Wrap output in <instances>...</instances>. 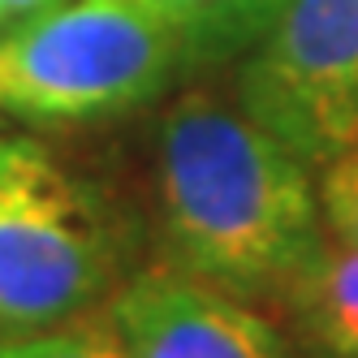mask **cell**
<instances>
[{"label": "cell", "instance_id": "11", "mask_svg": "<svg viewBox=\"0 0 358 358\" xmlns=\"http://www.w3.org/2000/svg\"><path fill=\"white\" fill-rule=\"evenodd\" d=\"M0 31H5V22H0Z\"/></svg>", "mask_w": 358, "mask_h": 358}, {"label": "cell", "instance_id": "8", "mask_svg": "<svg viewBox=\"0 0 358 358\" xmlns=\"http://www.w3.org/2000/svg\"><path fill=\"white\" fill-rule=\"evenodd\" d=\"M0 358H130L113 320V302L35 337H5Z\"/></svg>", "mask_w": 358, "mask_h": 358}, {"label": "cell", "instance_id": "10", "mask_svg": "<svg viewBox=\"0 0 358 358\" xmlns=\"http://www.w3.org/2000/svg\"><path fill=\"white\" fill-rule=\"evenodd\" d=\"M57 5H65V0H0V22H5V27H17V22L39 17L48 9H57Z\"/></svg>", "mask_w": 358, "mask_h": 358}, {"label": "cell", "instance_id": "4", "mask_svg": "<svg viewBox=\"0 0 358 358\" xmlns=\"http://www.w3.org/2000/svg\"><path fill=\"white\" fill-rule=\"evenodd\" d=\"M234 99L311 169L358 147V0H285L234 61Z\"/></svg>", "mask_w": 358, "mask_h": 358}, {"label": "cell", "instance_id": "9", "mask_svg": "<svg viewBox=\"0 0 358 358\" xmlns=\"http://www.w3.org/2000/svg\"><path fill=\"white\" fill-rule=\"evenodd\" d=\"M320 208L328 238L358 246V147L320 169Z\"/></svg>", "mask_w": 358, "mask_h": 358}, {"label": "cell", "instance_id": "1", "mask_svg": "<svg viewBox=\"0 0 358 358\" xmlns=\"http://www.w3.org/2000/svg\"><path fill=\"white\" fill-rule=\"evenodd\" d=\"M315 169L208 87L173 99L156 125V238L164 264L272 302L324 246Z\"/></svg>", "mask_w": 358, "mask_h": 358}, {"label": "cell", "instance_id": "6", "mask_svg": "<svg viewBox=\"0 0 358 358\" xmlns=\"http://www.w3.org/2000/svg\"><path fill=\"white\" fill-rule=\"evenodd\" d=\"M272 315L306 358H358V246L324 238L272 298Z\"/></svg>", "mask_w": 358, "mask_h": 358}, {"label": "cell", "instance_id": "7", "mask_svg": "<svg viewBox=\"0 0 358 358\" xmlns=\"http://www.w3.org/2000/svg\"><path fill=\"white\" fill-rule=\"evenodd\" d=\"M160 17H169L186 39L190 73L238 61L259 39L285 0H147Z\"/></svg>", "mask_w": 358, "mask_h": 358}, {"label": "cell", "instance_id": "2", "mask_svg": "<svg viewBox=\"0 0 358 358\" xmlns=\"http://www.w3.org/2000/svg\"><path fill=\"white\" fill-rule=\"evenodd\" d=\"M125 280V238L99 190L43 143L0 138V341L99 311Z\"/></svg>", "mask_w": 358, "mask_h": 358}, {"label": "cell", "instance_id": "5", "mask_svg": "<svg viewBox=\"0 0 358 358\" xmlns=\"http://www.w3.org/2000/svg\"><path fill=\"white\" fill-rule=\"evenodd\" d=\"M113 320L130 358H306L268 311L164 259L130 272Z\"/></svg>", "mask_w": 358, "mask_h": 358}, {"label": "cell", "instance_id": "3", "mask_svg": "<svg viewBox=\"0 0 358 358\" xmlns=\"http://www.w3.org/2000/svg\"><path fill=\"white\" fill-rule=\"evenodd\" d=\"M186 73V39L147 0H65L0 31V108L22 121L121 117Z\"/></svg>", "mask_w": 358, "mask_h": 358}]
</instances>
